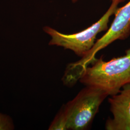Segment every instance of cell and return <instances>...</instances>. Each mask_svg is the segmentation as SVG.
Returning <instances> with one entry per match:
<instances>
[{
	"instance_id": "8992f818",
	"label": "cell",
	"mask_w": 130,
	"mask_h": 130,
	"mask_svg": "<svg viewBox=\"0 0 130 130\" xmlns=\"http://www.w3.org/2000/svg\"><path fill=\"white\" fill-rule=\"evenodd\" d=\"M49 130H67V121L65 114L61 107L49 127Z\"/></svg>"
},
{
	"instance_id": "52a82bcc",
	"label": "cell",
	"mask_w": 130,
	"mask_h": 130,
	"mask_svg": "<svg viewBox=\"0 0 130 130\" xmlns=\"http://www.w3.org/2000/svg\"><path fill=\"white\" fill-rule=\"evenodd\" d=\"M15 128L12 118L0 112V130H13Z\"/></svg>"
},
{
	"instance_id": "3957f363",
	"label": "cell",
	"mask_w": 130,
	"mask_h": 130,
	"mask_svg": "<svg viewBox=\"0 0 130 130\" xmlns=\"http://www.w3.org/2000/svg\"><path fill=\"white\" fill-rule=\"evenodd\" d=\"M107 94L94 86H86L72 100L63 105L68 130H84L91 124Z\"/></svg>"
},
{
	"instance_id": "ba28073f",
	"label": "cell",
	"mask_w": 130,
	"mask_h": 130,
	"mask_svg": "<svg viewBox=\"0 0 130 130\" xmlns=\"http://www.w3.org/2000/svg\"><path fill=\"white\" fill-rule=\"evenodd\" d=\"M77 1V0H72V1H73V3H75V2H76Z\"/></svg>"
},
{
	"instance_id": "6da1fadb",
	"label": "cell",
	"mask_w": 130,
	"mask_h": 130,
	"mask_svg": "<svg viewBox=\"0 0 130 130\" xmlns=\"http://www.w3.org/2000/svg\"><path fill=\"white\" fill-rule=\"evenodd\" d=\"M125 53L109 61L103 60L102 56L97 59L84 70L79 82L100 89L108 95L119 93L121 88L130 84V48Z\"/></svg>"
},
{
	"instance_id": "5b68a950",
	"label": "cell",
	"mask_w": 130,
	"mask_h": 130,
	"mask_svg": "<svg viewBox=\"0 0 130 130\" xmlns=\"http://www.w3.org/2000/svg\"><path fill=\"white\" fill-rule=\"evenodd\" d=\"M120 92L108 98L113 118L106 123L107 130H130V84L124 86Z\"/></svg>"
},
{
	"instance_id": "277c9868",
	"label": "cell",
	"mask_w": 130,
	"mask_h": 130,
	"mask_svg": "<svg viewBox=\"0 0 130 130\" xmlns=\"http://www.w3.org/2000/svg\"><path fill=\"white\" fill-rule=\"evenodd\" d=\"M125 0H112L111 6L106 14L98 22L84 30L72 34H65L49 27H45L44 31L52 39L49 44L70 49L80 57H83L90 50L95 43L98 33L108 28V23L112 14H115L118 4Z\"/></svg>"
},
{
	"instance_id": "7a4b0ae2",
	"label": "cell",
	"mask_w": 130,
	"mask_h": 130,
	"mask_svg": "<svg viewBox=\"0 0 130 130\" xmlns=\"http://www.w3.org/2000/svg\"><path fill=\"white\" fill-rule=\"evenodd\" d=\"M115 16L108 31L95 42L92 49L76 62L70 63L65 70L64 77L69 83L74 84L79 79L84 70L97 59L95 56L117 40H125L130 34V1L124 6L117 8Z\"/></svg>"
}]
</instances>
